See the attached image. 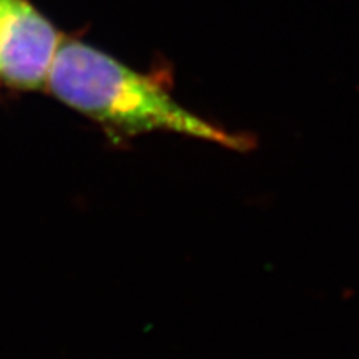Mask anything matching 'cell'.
Here are the masks:
<instances>
[{
    "mask_svg": "<svg viewBox=\"0 0 359 359\" xmlns=\"http://www.w3.org/2000/svg\"><path fill=\"white\" fill-rule=\"evenodd\" d=\"M47 85L58 100L102 125L114 142L163 130L233 150L251 145L246 137L191 114L156 80L79 40H62Z\"/></svg>",
    "mask_w": 359,
    "mask_h": 359,
    "instance_id": "6da1fadb",
    "label": "cell"
},
{
    "mask_svg": "<svg viewBox=\"0 0 359 359\" xmlns=\"http://www.w3.org/2000/svg\"><path fill=\"white\" fill-rule=\"evenodd\" d=\"M62 35L25 0H0V80L20 90L47 83Z\"/></svg>",
    "mask_w": 359,
    "mask_h": 359,
    "instance_id": "7a4b0ae2",
    "label": "cell"
}]
</instances>
